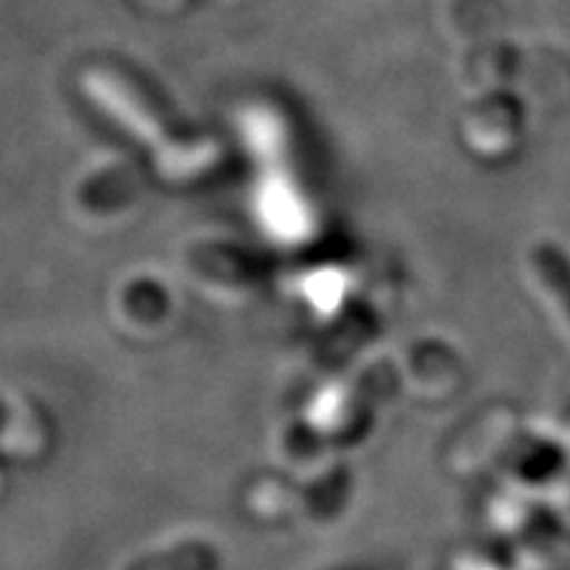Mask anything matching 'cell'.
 Masks as SVG:
<instances>
[{"label": "cell", "mask_w": 570, "mask_h": 570, "mask_svg": "<svg viewBox=\"0 0 570 570\" xmlns=\"http://www.w3.org/2000/svg\"><path fill=\"white\" fill-rule=\"evenodd\" d=\"M82 90L88 92L98 109L109 114L114 122L122 127L125 132H130L140 146H146V151H151L156 167L161 169L164 177L185 180V177L204 173L217 159V148L209 146V142L188 146V142L169 138L159 119L154 117V111L109 71H88L82 80Z\"/></svg>", "instance_id": "6da1fadb"}]
</instances>
